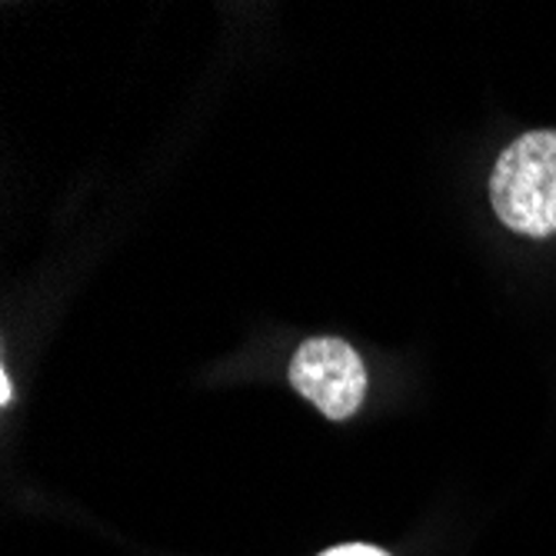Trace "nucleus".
<instances>
[{
    "instance_id": "1",
    "label": "nucleus",
    "mask_w": 556,
    "mask_h": 556,
    "mask_svg": "<svg viewBox=\"0 0 556 556\" xmlns=\"http://www.w3.org/2000/svg\"><path fill=\"white\" fill-rule=\"evenodd\" d=\"M490 204L514 233H556V130L523 134L503 150L490 174Z\"/></svg>"
},
{
    "instance_id": "2",
    "label": "nucleus",
    "mask_w": 556,
    "mask_h": 556,
    "mask_svg": "<svg viewBox=\"0 0 556 556\" xmlns=\"http://www.w3.org/2000/svg\"><path fill=\"white\" fill-rule=\"evenodd\" d=\"M290 383L330 420H346L367 396V367L346 340L311 337L290 361Z\"/></svg>"
},
{
    "instance_id": "3",
    "label": "nucleus",
    "mask_w": 556,
    "mask_h": 556,
    "mask_svg": "<svg viewBox=\"0 0 556 556\" xmlns=\"http://www.w3.org/2000/svg\"><path fill=\"white\" fill-rule=\"evenodd\" d=\"M324 556H387V553H383V549H377V546H367V543H350V546L327 549Z\"/></svg>"
},
{
    "instance_id": "4",
    "label": "nucleus",
    "mask_w": 556,
    "mask_h": 556,
    "mask_svg": "<svg viewBox=\"0 0 556 556\" xmlns=\"http://www.w3.org/2000/svg\"><path fill=\"white\" fill-rule=\"evenodd\" d=\"M0 383H4V387H0V393H4V403H8L11 400V380H8V374L0 377Z\"/></svg>"
}]
</instances>
